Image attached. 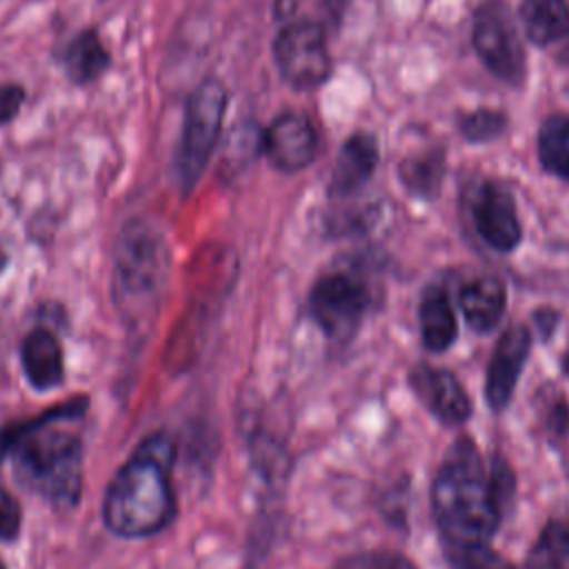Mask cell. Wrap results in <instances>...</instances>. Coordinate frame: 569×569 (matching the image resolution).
<instances>
[{
  "label": "cell",
  "instance_id": "1",
  "mask_svg": "<svg viewBox=\"0 0 569 569\" xmlns=\"http://www.w3.org/2000/svg\"><path fill=\"white\" fill-rule=\"evenodd\" d=\"M87 407V398L76 396L0 431V462L9 458L18 482L56 507L69 509L82 493V442L58 425L80 418Z\"/></svg>",
  "mask_w": 569,
  "mask_h": 569
},
{
  "label": "cell",
  "instance_id": "2",
  "mask_svg": "<svg viewBox=\"0 0 569 569\" xmlns=\"http://www.w3.org/2000/svg\"><path fill=\"white\" fill-rule=\"evenodd\" d=\"M176 447L169 436L144 438L111 478L102 520L120 538H149L167 529L176 516L171 467Z\"/></svg>",
  "mask_w": 569,
  "mask_h": 569
},
{
  "label": "cell",
  "instance_id": "3",
  "mask_svg": "<svg viewBox=\"0 0 569 569\" xmlns=\"http://www.w3.org/2000/svg\"><path fill=\"white\" fill-rule=\"evenodd\" d=\"M431 505L449 545L489 542L498 531L505 509L496 496L489 462L471 438L462 436L447 449L433 478Z\"/></svg>",
  "mask_w": 569,
  "mask_h": 569
},
{
  "label": "cell",
  "instance_id": "4",
  "mask_svg": "<svg viewBox=\"0 0 569 569\" xmlns=\"http://www.w3.org/2000/svg\"><path fill=\"white\" fill-rule=\"evenodd\" d=\"M116 289L133 309L160 296L169 273V249L162 233L147 220H131L116 240Z\"/></svg>",
  "mask_w": 569,
  "mask_h": 569
},
{
  "label": "cell",
  "instance_id": "5",
  "mask_svg": "<svg viewBox=\"0 0 569 569\" xmlns=\"http://www.w3.org/2000/svg\"><path fill=\"white\" fill-rule=\"evenodd\" d=\"M227 104L229 93L224 84L213 76L200 80L187 98L176 156V169L184 193H189L198 184L202 171L211 160V153L220 142Z\"/></svg>",
  "mask_w": 569,
  "mask_h": 569
},
{
  "label": "cell",
  "instance_id": "6",
  "mask_svg": "<svg viewBox=\"0 0 569 569\" xmlns=\"http://www.w3.org/2000/svg\"><path fill=\"white\" fill-rule=\"evenodd\" d=\"M471 44L500 82L518 89L527 80V49L518 18L507 0H482L471 20Z\"/></svg>",
  "mask_w": 569,
  "mask_h": 569
},
{
  "label": "cell",
  "instance_id": "7",
  "mask_svg": "<svg viewBox=\"0 0 569 569\" xmlns=\"http://www.w3.org/2000/svg\"><path fill=\"white\" fill-rule=\"evenodd\" d=\"M273 62L280 78L298 91L322 87L331 78L327 31L313 20H291L273 38Z\"/></svg>",
  "mask_w": 569,
  "mask_h": 569
},
{
  "label": "cell",
  "instance_id": "8",
  "mask_svg": "<svg viewBox=\"0 0 569 569\" xmlns=\"http://www.w3.org/2000/svg\"><path fill=\"white\" fill-rule=\"evenodd\" d=\"M371 307L369 284L351 271L318 278L309 291V313L333 342H349Z\"/></svg>",
  "mask_w": 569,
  "mask_h": 569
},
{
  "label": "cell",
  "instance_id": "9",
  "mask_svg": "<svg viewBox=\"0 0 569 569\" xmlns=\"http://www.w3.org/2000/svg\"><path fill=\"white\" fill-rule=\"evenodd\" d=\"M471 218L482 242L500 253L513 251L522 240V224L513 193L498 180H482L471 200Z\"/></svg>",
  "mask_w": 569,
  "mask_h": 569
},
{
  "label": "cell",
  "instance_id": "10",
  "mask_svg": "<svg viewBox=\"0 0 569 569\" xmlns=\"http://www.w3.org/2000/svg\"><path fill=\"white\" fill-rule=\"evenodd\" d=\"M320 149V138L313 122L298 111H284L262 131V153L269 164L282 173L307 169Z\"/></svg>",
  "mask_w": 569,
  "mask_h": 569
},
{
  "label": "cell",
  "instance_id": "11",
  "mask_svg": "<svg viewBox=\"0 0 569 569\" xmlns=\"http://www.w3.org/2000/svg\"><path fill=\"white\" fill-rule=\"evenodd\" d=\"M409 387L427 411L447 427L462 425L471 416L469 393L447 369L418 362L409 371Z\"/></svg>",
  "mask_w": 569,
  "mask_h": 569
},
{
  "label": "cell",
  "instance_id": "12",
  "mask_svg": "<svg viewBox=\"0 0 569 569\" xmlns=\"http://www.w3.org/2000/svg\"><path fill=\"white\" fill-rule=\"evenodd\" d=\"M531 351V331L525 325L507 327L491 353L485 380L487 405L493 411H502L516 389V382L522 373V367Z\"/></svg>",
  "mask_w": 569,
  "mask_h": 569
},
{
  "label": "cell",
  "instance_id": "13",
  "mask_svg": "<svg viewBox=\"0 0 569 569\" xmlns=\"http://www.w3.org/2000/svg\"><path fill=\"white\" fill-rule=\"evenodd\" d=\"M378 162H380L378 138L369 131H353L342 142L336 156L327 193L331 198H349L358 193L376 173Z\"/></svg>",
  "mask_w": 569,
  "mask_h": 569
},
{
  "label": "cell",
  "instance_id": "14",
  "mask_svg": "<svg viewBox=\"0 0 569 569\" xmlns=\"http://www.w3.org/2000/svg\"><path fill=\"white\" fill-rule=\"evenodd\" d=\"M20 362L29 385L38 391L56 389L64 378L60 340L44 327H36L24 336L20 347Z\"/></svg>",
  "mask_w": 569,
  "mask_h": 569
},
{
  "label": "cell",
  "instance_id": "15",
  "mask_svg": "<svg viewBox=\"0 0 569 569\" xmlns=\"http://www.w3.org/2000/svg\"><path fill=\"white\" fill-rule=\"evenodd\" d=\"M458 300L465 322L478 333H489L502 320L507 307V289L505 282L496 276H478L460 287Z\"/></svg>",
  "mask_w": 569,
  "mask_h": 569
},
{
  "label": "cell",
  "instance_id": "16",
  "mask_svg": "<svg viewBox=\"0 0 569 569\" xmlns=\"http://www.w3.org/2000/svg\"><path fill=\"white\" fill-rule=\"evenodd\" d=\"M60 62L71 84L87 87L111 67V53L96 29H82L64 44Z\"/></svg>",
  "mask_w": 569,
  "mask_h": 569
},
{
  "label": "cell",
  "instance_id": "17",
  "mask_svg": "<svg viewBox=\"0 0 569 569\" xmlns=\"http://www.w3.org/2000/svg\"><path fill=\"white\" fill-rule=\"evenodd\" d=\"M447 173V149L436 144L409 153L398 164V180L405 191L420 200L438 198Z\"/></svg>",
  "mask_w": 569,
  "mask_h": 569
},
{
  "label": "cell",
  "instance_id": "18",
  "mask_svg": "<svg viewBox=\"0 0 569 569\" xmlns=\"http://www.w3.org/2000/svg\"><path fill=\"white\" fill-rule=\"evenodd\" d=\"M418 320H420L422 345L429 351H445L453 345L458 336V320L445 287L431 284L422 291Z\"/></svg>",
  "mask_w": 569,
  "mask_h": 569
},
{
  "label": "cell",
  "instance_id": "19",
  "mask_svg": "<svg viewBox=\"0 0 569 569\" xmlns=\"http://www.w3.org/2000/svg\"><path fill=\"white\" fill-rule=\"evenodd\" d=\"M520 22L525 36L536 47H549L569 36V2L567 0H522Z\"/></svg>",
  "mask_w": 569,
  "mask_h": 569
},
{
  "label": "cell",
  "instance_id": "20",
  "mask_svg": "<svg viewBox=\"0 0 569 569\" xmlns=\"http://www.w3.org/2000/svg\"><path fill=\"white\" fill-rule=\"evenodd\" d=\"M536 151L547 173L560 180H569V113L558 111L542 120Z\"/></svg>",
  "mask_w": 569,
  "mask_h": 569
},
{
  "label": "cell",
  "instance_id": "21",
  "mask_svg": "<svg viewBox=\"0 0 569 569\" xmlns=\"http://www.w3.org/2000/svg\"><path fill=\"white\" fill-rule=\"evenodd\" d=\"M569 562V520L551 518L531 545L522 569H565Z\"/></svg>",
  "mask_w": 569,
  "mask_h": 569
},
{
  "label": "cell",
  "instance_id": "22",
  "mask_svg": "<svg viewBox=\"0 0 569 569\" xmlns=\"http://www.w3.org/2000/svg\"><path fill=\"white\" fill-rule=\"evenodd\" d=\"M456 127L458 133L467 140V142H491L498 140L507 127H509V116L500 109H491V107H480L467 113H460L456 118Z\"/></svg>",
  "mask_w": 569,
  "mask_h": 569
},
{
  "label": "cell",
  "instance_id": "23",
  "mask_svg": "<svg viewBox=\"0 0 569 569\" xmlns=\"http://www.w3.org/2000/svg\"><path fill=\"white\" fill-rule=\"evenodd\" d=\"M447 556L456 569H516L507 558H502L489 542L471 545H449L445 542Z\"/></svg>",
  "mask_w": 569,
  "mask_h": 569
},
{
  "label": "cell",
  "instance_id": "24",
  "mask_svg": "<svg viewBox=\"0 0 569 569\" xmlns=\"http://www.w3.org/2000/svg\"><path fill=\"white\" fill-rule=\"evenodd\" d=\"M333 569H418L407 556L389 549L356 551L336 562Z\"/></svg>",
  "mask_w": 569,
  "mask_h": 569
},
{
  "label": "cell",
  "instance_id": "25",
  "mask_svg": "<svg viewBox=\"0 0 569 569\" xmlns=\"http://www.w3.org/2000/svg\"><path fill=\"white\" fill-rule=\"evenodd\" d=\"M22 525V509L20 502L11 491L0 487V540L11 542L18 538Z\"/></svg>",
  "mask_w": 569,
  "mask_h": 569
},
{
  "label": "cell",
  "instance_id": "26",
  "mask_svg": "<svg viewBox=\"0 0 569 569\" xmlns=\"http://www.w3.org/2000/svg\"><path fill=\"white\" fill-rule=\"evenodd\" d=\"M27 91L18 82H0V127L9 124L22 109Z\"/></svg>",
  "mask_w": 569,
  "mask_h": 569
},
{
  "label": "cell",
  "instance_id": "27",
  "mask_svg": "<svg viewBox=\"0 0 569 569\" xmlns=\"http://www.w3.org/2000/svg\"><path fill=\"white\" fill-rule=\"evenodd\" d=\"M545 422H547L549 431L556 433V436H567L569 433V407L565 405L562 398H556L549 405V409L545 413Z\"/></svg>",
  "mask_w": 569,
  "mask_h": 569
},
{
  "label": "cell",
  "instance_id": "28",
  "mask_svg": "<svg viewBox=\"0 0 569 569\" xmlns=\"http://www.w3.org/2000/svg\"><path fill=\"white\" fill-rule=\"evenodd\" d=\"M558 322V311L556 309H538L533 313V327L540 331V336L547 340Z\"/></svg>",
  "mask_w": 569,
  "mask_h": 569
},
{
  "label": "cell",
  "instance_id": "29",
  "mask_svg": "<svg viewBox=\"0 0 569 569\" xmlns=\"http://www.w3.org/2000/svg\"><path fill=\"white\" fill-rule=\"evenodd\" d=\"M322 2H325V7L329 9V13H331L336 20H340V16L345 13V9L349 7L351 0H322Z\"/></svg>",
  "mask_w": 569,
  "mask_h": 569
},
{
  "label": "cell",
  "instance_id": "30",
  "mask_svg": "<svg viewBox=\"0 0 569 569\" xmlns=\"http://www.w3.org/2000/svg\"><path fill=\"white\" fill-rule=\"evenodd\" d=\"M4 264H7V253L0 249V271L4 269Z\"/></svg>",
  "mask_w": 569,
  "mask_h": 569
},
{
  "label": "cell",
  "instance_id": "31",
  "mask_svg": "<svg viewBox=\"0 0 569 569\" xmlns=\"http://www.w3.org/2000/svg\"><path fill=\"white\" fill-rule=\"evenodd\" d=\"M0 569H7V567H4V562H2V560H0Z\"/></svg>",
  "mask_w": 569,
  "mask_h": 569
},
{
  "label": "cell",
  "instance_id": "32",
  "mask_svg": "<svg viewBox=\"0 0 569 569\" xmlns=\"http://www.w3.org/2000/svg\"><path fill=\"white\" fill-rule=\"evenodd\" d=\"M565 362H567V367H565V369H567V371H569V360H565Z\"/></svg>",
  "mask_w": 569,
  "mask_h": 569
}]
</instances>
